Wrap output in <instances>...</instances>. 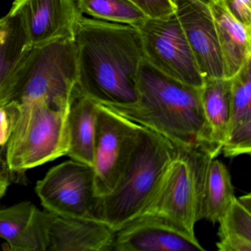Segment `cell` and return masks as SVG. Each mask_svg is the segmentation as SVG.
<instances>
[{"mask_svg":"<svg viewBox=\"0 0 251 251\" xmlns=\"http://www.w3.org/2000/svg\"><path fill=\"white\" fill-rule=\"evenodd\" d=\"M79 90L100 105L137 101V75L145 58L137 27L81 16L74 36Z\"/></svg>","mask_w":251,"mask_h":251,"instance_id":"obj_1","label":"cell"},{"mask_svg":"<svg viewBox=\"0 0 251 251\" xmlns=\"http://www.w3.org/2000/svg\"><path fill=\"white\" fill-rule=\"evenodd\" d=\"M201 89L164 74L144 58L137 75V101L130 105L103 106L177 146L203 148L216 158L202 111Z\"/></svg>","mask_w":251,"mask_h":251,"instance_id":"obj_2","label":"cell"},{"mask_svg":"<svg viewBox=\"0 0 251 251\" xmlns=\"http://www.w3.org/2000/svg\"><path fill=\"white\" fill-rule=\"evenodd\" d=\"M180 147L142 127L136 151L115 189L99 198L94 219L114 231L136 218L153 195Z\"/></svg>","mask_w":251,"mask_h":251,"instance_id":"obj_3","label":"cell"},{"mask_svg":"<svg viewBox=\"0 0 251 251\" xmlns=\"http://www.w3.org/2000/svg\"><path fill=\"white\" fill-rule=\"evenodd\" d=\"M213 158L203 148L180 147L153 195L136 218L150 219L197 239L195 226L201 220L204 184Z\"/></svg>","mask_w":251,"mask_h":251,"instance_id":"obj_4","label":"cell"},{"mask_svg":"<svg viewBox=\"0 0 251 251\" xmlns=\"http://www.w3.org/2000/svg\"><path fill=\"white\" fill-rule=\"evenodd\" d=\"M21 114L5 145L11 177L66 155L69 151L67 114L42 100L19 102Z\"/></svg>","mask_w":251,"mask_h":251,"instance_id":"obj_5","label":"cell"},{"mask_svg":"<svg viewBox=\"0 0 251 251\" xmlns=\"http://www.w3.org/2000/svg\"><path fill=\"white\" fill-rule=\"evenodd\" d=\"M77 83L74 39L55 41L30 50L19 68L13 100H42L69 111Z\"/></svg>","mask_w":251,"mask_h":251,"instance_id":"obj_6","label":"cell"},{"mask_svg":"<svg viewBox=\"0 0 251 251\" xmlns=\"http://www.w3.org/2000/svg\"><path fill=\"white\" fill-rule=\"evenodd\" d=\"M95 155V189L98 198L111 193L136 151L142 126L98 103Z\"/></svg>","mask_w":251,"mask_h":251,"instance_id":"obj_7","label":"cell"},{"mask_svg":"<svg viewBox=\"0 0 251 251\" xmlns=\"http://www.w3.org/2000/svg\"><path fill=\"white\" fill-rule=\"evenodd\" d=\"M145 59L161 73L185 84L202 88L203 78L176 14L147 18L136 25Z\"/></svg>","mask_w":251,"mask_h":251,"instance_id":"obj_8","label":"cell"},{"mask_svg":"<svg viewBox=\"0 0 251 251\" xmlns=\"http://www.w3.org/2000/svg\"><path fill=\"white\" fill-rule=\"evenodd\" d=\"M95 180L93 167L69 160L51 168L36 183L35 191L46 211L94 219L99 199Z\"/></svg>","mask_w":251,"mask_h":251,"instance_id":"obj_9","label":"cell"},{"mask_svg":"<svg viewBox=\"0 0 251 251\" xmlns=\"http://www.w3.org/2000/svg\"><path fill=\"white\" fill-rule=\"evenodd\" d=\"M10 11L20 17L31 48L74 39L83 16L75 0H14Z\"/></svg>","mask_w":251,"mask_h":251,"instance_id":"obj_10","label":"cell"},{"mask_svg":"<svg viewBox=\"0 0 251 251\" xmlns=\"http://www.w3.org/2000/svg\"><path fill=\"white\" fill-rule=\"evenodd\" d=\"M175 14L192 49L202 78H225L214 18L205 0H173Z\"/></svg>","mask_w":251,"mask_h":251,"instance_id":"obj_11","label":"cell"},{"mask_svg":"<svg viewBox=\"0 0 251 251\" xmlns=\"http://www.w3.org/2000/svg\"><path fill=\"white\" fill-rule=\"evenodd\" d=\"M47 251H111L115 231L99 220L46 211Z\"/></svg>","mask_w":251,"mask_h":251,"instance_id":"obj_12","label":"cell"},{"mask_svg":"<svg viewBox=\"0 0 251 251\" xmlns=\"http://www.w3.org/2000/svg\"><path fill=\"white\" fill-rule=\"evenodd\" d=\"M113 251H203L198 242L164 225L137 217L115 231Z\"/></svg>","mask_w":251,"mask_h":251,"instance_id":"obj_13","label":"cell"},{"mask_svg":"<svg viewBox=\"0 0 251 251\" xmlns=\"http://www.w3.org/2000/svg\"><path fill=\"white\" fill-rule=\"evenodd\" d=\"M0 238L12 251H47L46 211L30 201L0 209Z\"/></svg>","mask_w":251,"mask_h":251,"instance_id":"obj_14","label":"cell"},{"mask_svg":"<svg viewBox=\"0 0 251 251\" xmlns=\"http://www.w3.org/2000/svg\"><path fill=\"white\" fill-rule=\"evenodd\" d=\"M222 152L234 158L251 152V58L231 78L230 121Z\"/></svg>","mask_w":251,"mask_h":251,"instance_id":"obj_15","label":"cell"},{"mask_svg":"<svg viewBox=\"0 0 251 251\" xmlns=\"http://www.w3.org/2000/svg\"><path fill=\"white\" fill-rule=\"evenodd\" d=\"M208 5L223 57L225 78L231 79L251 58V28L237 21L221 0Z\"/></svg>","mask_w":251,"mask_h":251,"instance_id":"obj_16","label":"cell"},{"mask_svg":"<svg viewBox=\"0 0 251 251\" xmlns=\"http://www.w3.org/2000/svg\"><path fill=\"white\" fill-rule=\"evenodd\" d=\"M98 102L75 88L67 114L69 151L75 161L93 167Z\"/></svg>","mask_w":251,"mask_h":251,"instance_id":"obj_17","label":"cell"},{"mask_svg":"<svg viewBox=\"0 0 251 251\" xmlns=\"http://www.w3.org/2000/svg\"><path fill=\"white\" fill-rule=\"evenodd\" d=\"M30 49L20 17L9 11L0 33V106L14 100L17 73Z\"/></svg>","mask_w":251,"mask_h":251,"instance_id":"obj_18","label":"cell"},{"mask_svg":"<svg viewBox=\"0 0 251 251\" xmlns=\"http://www.w3.org/2000/svg\"><path fill=\"white\" fill-rule=\"evenodd\" d=\"M201 95L211 146L218 156L222 152L230 121L231 79H204Z\"/></svg>","mask_w":251,"mask_h":251,"instance_id":"obj_19","label":"cell"},{"mask_svg":"<svg viewBox=\"0 0 251 251\" xmlns=\"http://www.w3.org/2000/svg\"><path fill=\"white\" fill-rule=\"evenodd\" d=\"M218 223V251H251V194L235 198Z\"/></svg>","mask_w":251,"mask_h":251,"instance_id":"obj_20","label":"cell"},{"mask_svg":"<svg viewBox=\"0 0 251 251\" xmlns=\"http://www.w3.org/2000/svg\"><path fill=\"white\" fill-rule=\"evenodd\" d=\"M235 198L228 170L221 161L213 158L208 165L204 184L201 220L218 223Z\"/></svg>","mask_w":251,"mask_h":251,"instance_id":"obj_21","label":"cell"},{"mask_svg":"<svg viewBox=\"0 0 251 251\" xmlns=\"http://www.w3.org/2000/svg\"><path fill=\"white\" fill-rule=\"evenodd\" d=\"M82 14L97 20L136 25L148 17L130 0H75Z\"/></svg>","mask_w":251,"mask_h":251,"instance_id":"obj_22","label":"cell"},{"mask_svg":"<svg viewBox=\"0 0 251 251\" xmlns=\"http://www.w3.org/2000/svg\"><path fill=\"white\" fill-rule=\"evenodd\" d=\"M21 114V105L12 100L0 106V147L5 148L17 126Z\"/></svg>","mask_w":251,"mask_h":251,"instance_id":"obj_23","label":"cell"},{"mask_svg":"<svg viewBox=\"0 0 251 251\" xmlns=\"http://www.w3.org/2000/svg\"><path fill=\"white\" fill-rule=\"evenodd\" d=\"M148 18L157 19L172 15L175 13L173 0H130Z\"/></svg>","mask_w":251,"mask_h":251,"instance_id":"obj_24","label":"cell"},{"mask_svg":"<svg viewBox=\"0 0 251 251\" xmlns=\"http://www.w3.org/2000/svg\"><path fill=\"white\" fill-rule=\"evenodd\" d=\"M229 13L239 23L251 28V0H221Z\"/></svg>","mask_w":251,"mask_h":251,"instance_id":"obj_25","label":"cell"},{"mask_svg":"<svg viewBox=\"0 0 251 251\" xmlns=\"http://www.w3.org/2000/svg\"><path fill=\"white\" fill-rule=\"evenodd\" d=\"M11 183V176L5 160L0 157V200L6 194Z\"/></svg>","mask_w":251,"mask_h":251,"instance_id":"obj_26","label":"cell"},{"mask_svg":"<svg viewBox=\"0 0 251 251\" xmlns=\"http://www.w3.org/2000/svg\"><path fill=\"white\" fill-rule=\"evenodd\" d=\"M4 24V17L0 19V33H1V31H2V27H3Z\"/></svg>","mask_w":251,"mask_h":251,"instance_id":"obj_27","label":"cell"},{"mask_svg":"<svg viewBox=\"0 0 251 251\" xmlns=\"http://www.w3.org/2000/svg\"><path fill=\"white\" fill-rule=\"evenodd\" d=\"M206 2H208V3H211V2H215V1H217V0H205Z\"/></svg>","mask_w":251,"mask_h":251,"instance_id":"obj_28","label":"cell"}]
</instances>
